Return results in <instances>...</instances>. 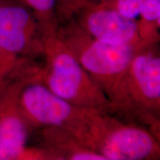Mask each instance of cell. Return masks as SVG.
<instances>
[{
    "mask_svg": "<svg viewBox=\"0 0 160 160\" xmlns=\"http://www.w3.org/2000/svg\"><path fill=\"white\" fill-rule=\"evenodd\" d=\"M42 49L46 68L42 83L53 93L82 108L107 113L113 108L108 98L82 67L56 31L45 33Z\"/></svg>",
    "mask_w": 160,
    "mask_h": 160,
    "instance_id": "obj_1",
    "label": "cell"
},
{
    "mask_svg": "<svg viewBox=\"0 0 160 160\" xmlns=\"http://www.w3.org/2000/svg\"><path fill=\"white\" fill-rule=\"evenodd\" d=\"M58 36L108 98L113 108H119L130 63L138 51L145 48L102 42L93 39L79 27L65 30Z\"/></svg>",
    "mask_w": 160,
    "mask_h": 160,
    "instance_id": "obj_2",
    "label": "cell"
},
{
    "mask_svg": "<svg viewBox=\"0 0 160 160\" xmlns=\"http://www.w3.org/2000/svg\"><path fill=\"white\" fill-rule=\"evenodd\" d=\"M19 79V105L28 127L48 126L77 137L98 111L82 108L58 97L37 79Z\"/></svg>",
    "mask_w": 160,
    "mask_h": 160,
    "instance_id": "obj_3",
    "label": "cell"
},
{
    "mask_svg": "<svg viewBox=\"0 0 160 160\" xmlns=\"http://www.w3.org/2000/svg\"><path fill=\"white\" fill-rule=\"evenodd\" d=\"M79 143L111 160H144L159 151L152 133L110 119L102 112L96 113Z\"/></svg>",
    "mask_w": 160,
    "mask_h": 160,
    "instance_id": "obj_4",
    "label": "cell"
},
{
    "mask_svg": "<svg viewBox=\"0 0 160 160\" xmlns=\"http://www.w3.org/2000/svg\"><path fill=\"white\" fill-rule=\"evenodd\" d=\"M145 49L138 51L130 63L119 108L152 115L160 108V59Z\"/></svg>",
    "mask_w": 160,
    "mask_h": 160,
    "instance_id": "obj_5",
    "label": "cell"
},
{
    "mask_svg": "<svg viewBox=\"0 0 160 160\" xmlns=\"http://www.w3.org/2000/svg\"><path fill=\"white\" fill-rule=\"evenodd\" d=\"M37 26L33 13L16 4L0 5V87L19 62V56L33 48Z\"/></svg>",
    "mask_w": 160,
    "mask_h": 160,
    "instance_id": "obj_6",
    "label": "cell"
},
{
    "mask_svg": "<svg viewBox=\"0 0 160 160\" xmlns=\"http://www.w3.org/2000/svg\"><path fill=\"white\" fill-rule=\"evenodd\" d=\"M80 12L79 28L93 39L112 45L148 47L139 37L137 21L126 19L106 2Z\"/></svg>",
    "mask_w": 160,
    "mask_h": 160,
    "instance_id": "obj_7",
    "label": "cell"
},
{
    "mask_svg": "<svg viewBox=\"0 0 160 160\" xmlns=\"http://www.w3.org/2000/svg\"><path fill=\"white\" fill-rule=\"evenodd\" d=\"M20 80L0 87V160H17L26 148L28 125L19 105Z\"/></svg>",
    "mask_w": 160,
    "mask_h": 160,
    "instance_id": "obj_8",
    "label": "cell"
},
{
    "mask_svg": "<svg viewBox=\"0 0 160 160\" xmlns=\"http://www.w3.org/2000/svg\"><path fill=\"white\" fill-rule=\"evenodd\" d=\"M140 19L137 22L142 41L146 46L157 39L160 26V0H143L140 9Z\"/></svg>",
    "mask_w": 160,
    "mask_h": 160,
    "instance_id": "obj_9",
    "label": "cell"
},
{
    "mask_svg": "<svg viewBox=\"0 0 160 160\" xmlns=\"http://www.w3.org/2000/svg\"><path fill=\"white\" fill-rule=\"evenodd\" d=\"M33 12L46 32L56 31L54 25L55 13H57V0H22Z\"/></svg>",
    "mask_w": 160,
    "mask_h": 160,
    "instance_id": "obj_10",
    "label": "cell"
},
{
    "mask_svg": "<svg viewBox=\"0 0 160 160\" xmlns=\"http://www.w3.org/2000/svg\"><path fill=\"white\" fill-rule=\"evenodd\" d=\"M143 0H108L106 2L126 19L137 21Z\"/></svg>",
    "mask_w": 160,
    "mask_h": 160,
    "instance_id": "obj_11",
    "label": "cell"
},
{
    "mask_svg": "<svg viewBox=\"0 0 160 160\" xmlns=\"http://www.w3.org/2000/svg\"><path fill=\"white\" fill-rule=\"evenodd\" d=\"M108 0H57V11L59 13H73L75 12L82 11L89 6L99 4Z\"/></svg>",
    "mask_w": 160,
    "mask_h": 160,
    "instance_id": "obj_12",
    "label": "cell"
},
{
    "mask_svg": "<svg viewBox=\"0 0 160 160\" xmlns=\"http://www.w3.org/2000/svg\"><path fill=\"white\" fill-rule=\"evenodd\" d=\"M77 142L79 150L72 153L70 160H111L98 152L83 149V145L77 141Z\"/></svg>",
    "mask_w": 160,
    "mask_h": 160,
    "instance_id": "obj_13",
    "label": "cell"
},
{
    "mask_svg": "<svg viewBox=\"0 0 160 160\" xmlns=\"http://www.w3.org/2000/svg\"><path fill=\"white\" fill-rule=\"evenodd\" d=\"M17 160H42V159L37 151L25 148Z\"/></svg>",
    "mask_w": 160,
    "mask_h": 160,
    "instance_id": "obj_14",
    "label": "cell"
},
{
    "mask_svg": "<svg viewBox=\"0 0 160 160\" xmlns=\"http://www.w3.org/2000/svg\"><path fill=\"white\" fill-rule=\"evenodd\" d=\"M57 160H66V159H63V158H59V159H57Z\"/></svg>",
    "mask_w": 160,
    "mask_h": 160,
    "instance_id": "obj_15",
    "label": "cell"
}]
</instances>
